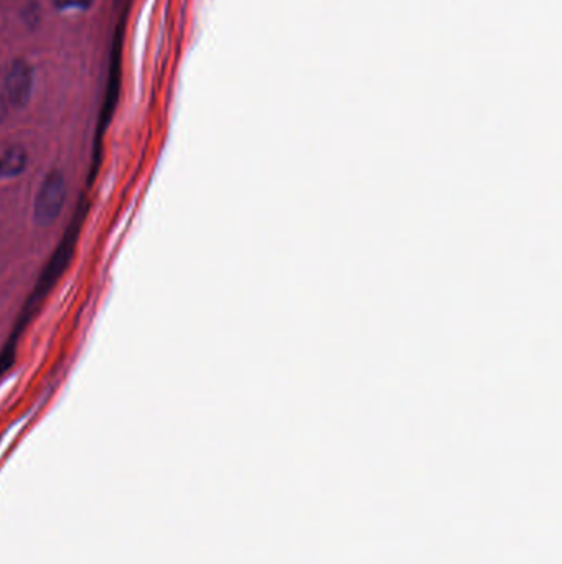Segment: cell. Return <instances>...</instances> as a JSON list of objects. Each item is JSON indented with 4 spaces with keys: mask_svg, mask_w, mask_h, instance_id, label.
Listing matches in <instances>:
<instances>
[{
    "mask_svg": "<svg viewBox=\"0 0 562 564\" xmlns=\"http://www.w3.org/2000/svg\"><path fill=\"white\" fill-rule=\"evenodd\" d=\"M66 198V182L60 172H52L43 180L35 200V220L38 225H52L60 215Z\"/></svg>",
    "mask_w": 562,
    "mask_h": 564,
    "instance_id": "obj_1",
    "label": "cell"
},
{
    "mask_svg": "<svg viewBox=\"0 0 562 564\" xmlns=\"http://www.w3.org/2000/svg\"><path fill=\"white\" fill-rule=\"evenodd\" d=\"M32 91V68L27 63L17 62L7 76V94L12 104L24 106Z\"/></svg>",
    "mask_w": 562,
    "mask_h": 564,
    "instance_id": "obj_2",
    "label": "cell"
},
{
    "mask_svg": "<svg viewBox=\"0 0 562 564\" xmlns=\"http://www.w3.org/2000/svg\"><path fill=\"white\" fill-rule=\"evenodd\" d=\"M27 167V152L22 147H10L0 156V179H14Z\"/></svg>",
    "mask_w": 562,
    "mask_h": 564,
    "instance_id": "obj_3",
    "label": "cell"
},
{
    "mask_svg": "<svg viewBox=\"0 0 562 564\" xmlns=\"http://www.w3.org/2000/svg\"><path fill=\"white\" fill-rule=\"evenodd\" d=\"M60 9H86L93 0H55Z\"/></svg>",
    "mask_w": 562,
    "mask_h": 564,
    "instance_id": "obj_4",
    "label": "cell"
}]
</instances>
